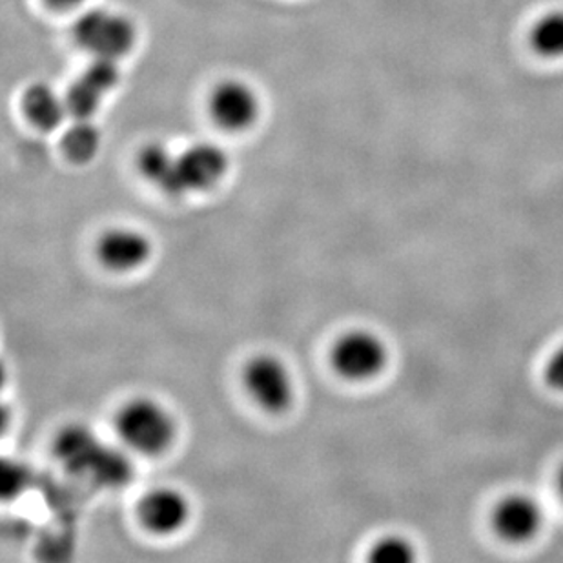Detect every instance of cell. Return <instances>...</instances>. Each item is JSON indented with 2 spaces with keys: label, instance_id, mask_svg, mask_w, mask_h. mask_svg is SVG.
I'll return each mask as SVG.
<instances>
[{
  "label": "cell",
  "instance_id": "cell-1",
  "mask_svg": "<svg viewBox=\"0 0 563 563\" xmlns=\"http://www.w3.org/2000/svg\"><path fill=\"white\" fill-rule=\"evenodd\" d=\"M115 429L132 451L157 456L176 438V423L170 412L154 399L135 398L119 409Z\"/></svg>",
  "mask_w": 563,
  "mask_h": 563
},
{
  "label": "cell",
  "instance_id": "cell-2",
  "mask_svg": "<svg viewBox=\"0 0 563 563\" xmlns=\"http://www.w3.org/2000/svg\"><path fill=\"white\" fill-rule=\"evenodd\" d=\"M74 38L79 46L101 57L118 60L133 48L135 26L132 21L108 10L86 11L74 24Z\"/></svg>",
  "mask_w": 563,
  "mask_h": 563
},
{
  "label": "cell",
  "instance_id": "cell-3",
  "mask_svg": "<svg viewBox=\"0 0 563 563\" xmlns=\"http://www.w3.org/2000/svg\"><path fill=\"white\" fill-rule=\"evenodd\" d=\"M335 373L351 382H367L387 367L385 341L371 330H352L335 341L330 352Z\"/></svg>",
  "mask_w": 563,
  "mask_h": 563
},
{
  "label": "cell",
  "instance_id": "cell-4",
  "mask_svg": "<svg viewBox=\"0 0 563 563\" xmlns=\"http://www.w3.org/2000/svg\"><path fill=\"white\" fill-rule=\"evenodd\" d=\"M243 383L254 404L279 415L294 401V382L287 365L272 354L252 357L243 368Z\"/></svg>",
  "mask_w": 563,
  "mask_h": 563
},
{
  "label": "cell",
  "instance_id": "cell-5",
  "mask_svg": "<svg viewBox=\"0 0 563 563\" xmlns=\"http://www.w3.org/2000/svg\"><path fill=\"white\" fill-rule=\"evenodd\" d=\"M118 82L119 68L115 60L96 57L85 74L69 86L68 93L64 97L69 115L77 121L91 119L104 93L112 90Z\"/></svg>",
  "mask_w": 563,
  "mask_h": 563
},
{
  "label": "cell",
  "instance_id": "cell-6",
  "mask_svg": "<svg viewBox=\"0 0 563 563\" xmlns=\"http://www.w3.org/2000/svg\"><path fill=\"white\" fill-rule=\"evenodd\" d=\"M210 113L219 126L229 132H241L251 128L260 115V101L251 86L240 80H227L213 90Z\"/></svg>",
  "mask_w": 563,
  "mask_h": 563
},
{
  "label": "cell",
  "instance_id": "cell-7",
  "mask_svg": "<svg viewBox=\"0 0 563 563\" xmlns=\"http://www.w3.org/2000/svg\"><path fill=\"white\" fill-rule=\"evenodd\" d=\"M150 255H152V243L139 230H108L97 243V257L110 271H137L150 260Z\"/></svg>",
  "mask_w": 563,
  "mask_h": 563
},
{
  "label": "cell",
  "instance_id": "cell-8",
  "mask_svg": "<svg viewBox=\"0 0 563 563\" xmlns=\"http://www.w3.org/2000/svg\"><path fill=\"white\" fill-rule=\"evenodd\" d=\"M542 507L531 496H505L493 512L496 532L510 542H526L542 527Z\"/></svg>",
  "mask_w": 563,
  "mask_h": 563
},
{
  "label": "cell",
  "instance_id": "cell-9",
  "mask_svg": "<svg viewBox=\"0 0 563 563\" xmlns=\"http://www.w3.org/2000/svg\"><path fill=\"white\" fill-rule=\"evenodd\" d=\"M179 170L185 190H210L229 170V157L216 144L197 143L179 155Z\"/></svg>",
  "mask_w": 563,
  "mask_h": 563
},
{
  "label": "cell",
  "instance_id": "cell-10",
  "mask_svg": "<svg viewBox=\"0 0 563 563\" xmlns=\"http://www.w3.org/2000/svg\"><path fill=\"white\" fill-rule=\"evenodd\" d=\"M144 526L157 534H172L188 521L190 507L181 493L174 489H154L139 505Z\"/></svg>",
  "mask_w": 563,
  "mask_h": 563
},
{
  "label": "cell",
  "instance_id": "cell-11",
  "mask_svg": "<svg viewBox=\"0 0 563 563\" xmlns=\"http://www.w3.org/2000/svg\"><path fill=\"white\" fill-rule=\"evenodd\" d=\"M104 445L99 443L96 434L82 426H69L59 432L55 441V454L66 467L75 473H91L99 462Z\"/></svg>",
  "mask_w": 563,
  "mask_h": 563
},
{
  "label": "cell",
  "instance_id": "cell-12",
  "mask_svg": "<svg viewBox=\"0 0 563 563\" xmlns=\"http://www.w3.org/2000/svg\"><path fill=\"white\" fill-rule=\"evenodd\" d=\"M139 170L155 187L170 196L187 194L179 170V155L172 154L163 144H150L139 155Z\"/></svg>",
  "mask_w": 563,
  "mask_h": 563
},
{
  "label": "cell",
  "instance_id": "cell-13",
  "mask_svg": "<svg viewBox=\"0 0 563 563\" xmlns=\"http://www.w3.org/2000/svg\"><path fill=\"white\" fill-rule=\"evenodd\" d=\"M22 108L30 123L43 132H54L69 115L66 99L46 85L32 86L22 99Z\"/></svg>",
  "mask_w": 563,
  "mask_h": 563
},
{
  "label": "cell",
  "instance_id": "cell-14",
  "mask_svg": "<svg viewBox=\"0 0 563 563\" xmlns=\"http://www.w3.org/2000/svg\"><path fill=\"white\" fill-rule=\"evenodd\" d=\"M99 148H101V133L90 123V119L77 121L64 133V154L77 165L90 163L96 157Z\"/></svg>",
  "mask_w": 563,
  "mask_h": 563
},
{
  "label": "cell",
  "instance_id": "cell-15",
  "mask_svg": "<svg viewBox=\"0 0 563 563\" xmlns=\"http://www.w3.org/2000/svg\"><path fill=\"white\" fill-rule=\"evenodd\" d=\"M531 46L545 59H563V11H551L534 22Z\"/></svg>",
  "mask_w": 563,
  "mask_h": 563
},
{
  "label": "cell",
  "instance_id": "cell-16",
  "mask_svg": "<svg viewBox=\"0 0 563 563\" xmlns=\"http://www.w3.org/2000/svg\"><path fill=\"white\" fill-rule=\"evenodd\" d=\"M368 559L376 563H409L415 562L416 553L409 540L401 537H387L374 545Z\"/></svg>",
  "mask_w": 563,
  "mask_h": 563
},
{
  "label": "cell",
  "instance_id": "cell-17",
  "mask_svg": "<svg viewBox=\"0 0 563 563\" xmlns=\"http://www.w3.org/2000/svg\"><path fill=\"white\" fill-rule=\"evenodd\" d=\"M91 474L99 478L101 484L119 485L126 482L130 476V465L118 452L108 451L104 446L99 462L91 468Z\"/></svg>",
  "mask_w": 563,
  "mask_h": 563
},
{
  "label": "cell",
  "instance_id": "cell-18",
  "mask_svg": "<svg viewBox=\"0 0 563 563\" xmlns=\"http://www.w3.org/2000/svg\"><path fill=\"white\" fill-rule=\"evenodd\" d=\"M26 484V473L19 465L4 463V473H2V490L5 496H13L21 493Z\"/></svg>",
  "mask_w": 563,
  "mask_h": 563
},
{
  "label": "cell",
  "instance_id": "cell-19",
  "mask_svg": "<svg viewBox=\"0 0 563 563\" xmlns=\"http://www.w3.org/2000/svg\"><path fill=\"white\" fill-rule=\"evenodd\" d=\"M545 382L549 383V387L563 393V346L554 352L545 365Z\"/></svg>",
  "mask_w": 563,
  "mask_h": 563
},
{
  "label": "cell",
  "instance_id": "cell-20",
  "mask_svg": "<svg viewBox=\"0 0 563 563\" xmlns=\"http://www.w3.org/2000/svg\"><path fill=\"white\" fill-rule=\"evenodd\" d=\"M80 2H85V0H46V4L57 8V10H68V8L79 5Z\"/></svg>",
  "mask_w": 563,
  "mask_h": 563
},
{
  "label": "cell",
  "instance_id": "cell-21",
  "mask_svg": "<svg viewBox=\"0 0 563 563\" xmlns=\"http://www.w3.org/2000/svg\"><path fill=\"white\" fill-rule=\"evenodd\" d=\"M560 489H562V495H563V468H562V473H560Z\"/></svg>",
  "mask_w": 563,
  "mask_h": 563
}]
</instances>
